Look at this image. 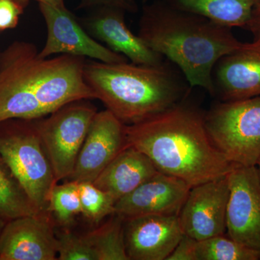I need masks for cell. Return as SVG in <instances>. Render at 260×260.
Listing matches in <instances>:
<instances>
[{
  "label": "cell",
  "instance_id": "1",
  "mask_svg": "<svg viewBox=\"0 0 260 260\" xmlns=\"http://www.w3.org/2000/svg\"><path fill=\"white\" fill-rule=\"evenodd\" d=\"M85 60L44 58L34 44L13 43L0 54V123L40 119L70 103L96 99L84 79Z\"/></svg>",
  "mask_w": 260,
  "mask_h": 260
},
{
  "label": "cell",
  "instance_id": "2",
  "mask_svg": "<svg viewBox=\"0 0 260 260\" xmlns=\"http://www.w3.org/2000/svg\"><path fill=\"white\" fill-rule=\"evenodd\" d=\"M127 145L144 153L159 172L191 187L226 177L234 165L210 140L205 115L178 103L164 112L126 124Z\"/></svg>",
  "mask_w": 260,
  "mask_h": 260
},
{
  "label": "cell",
  "instance_id": "3",
  "mask_svg": "<svg viewBox=\"0 0 260 260\" xmlns=\"http://www.w3.org/2000/svg\"><path fill=\"white\" fill-rule=\"evenodd\" d=\"M138 35L150 49L177 65L189 86L204 88L210 95L215 65L244 44L232 28L175 9L162 0L143 7Z\"/></svg>",
  "mask_w": 260,
  "mask_h": 260
},
{
  "label": "cell",
  "instance_id": "4",
  "mask_svg": "<svg viewBox=\"0 0 260 260\" xmlns=\"http://www.w3.org/2000/svg\"><path fill=\"white\" fill-rule=\"evenodd\" d=\"M83 75L96 99L126 125L180 102L188 84L165 63L150 66L85 60Z\"/></svg>",
  "mask_w": 260,
  "mask_h": 260
},
{
  "label": "cell",
  "instance_id": "5",
  "mask_svg": "<svg viewBox=\"0 0 260 260\" xmlns=\"http://www.w3.org/2000/svg\"><path fill=\"white\" fill-rule=\"evenodd\" d=\"M37 119L0 123V155L41 212H49L55 174L38 129Z\"/></svg>",
  "mask_w": 260,
  "mask_h": 260
},
{
  "label": "cell",
  "instance_id": "6",
  "mask_svg": "<svg viewBox=\"0 0 260 260\" xmlns=\"http://www.w3.org/2000/svg\"><path fill=\"white\" fill-rule=\"evenodd\" d=\"M214 145L237 167H256L260 158V95L222 102L205 115Z\"/></svg>",
  "mask_w": 260,
  "mask_h": 260
},
{
  "label": "cell",
  "instance_id": "7",
  "mask_svg": "<svg viewBox=\"0 0 260 260\" xmlns=\"http://www.w3.org/2000/svg\"><path fill=\"white\" fill-rule=\"evenodd\" d=\"M88 100L70 103L37 119L38 129L56 180L69 179L96 108Z\"/></svg>",
  "mask_w": 260,
  "mask_h": 260
},
{
  "label": "cell",
  "instance_id": "8",
  "mask_svg": "<svg viewBox=\"0 0 260 260\" xmlns=\"http://www.w3.org/2000/svg\"><path fill=\"white\" fill-rule=\"evenodd\" d=\"M39 4L47 27V42L39 51L42 57L69 54L103 62H127L126 56L111 50L92 37L75 15L67 9L64 3Z\"/></svg>",
  "mask_w": 260,
  "mask_h": 260
},
{
  "label": "cell",
  "instance_id": "9",
  "mask_svg": "<svg viewBox=\"0 0 260 260\" xmlns=\"http://www.w3.org/2000/svg\"><path fill=\"white\" fill-rule=\"evenodd\" d=\"M228 236L260 253V183L256 167H236L227 175Z\"/></svg>",
  "mask_w": 260,
  "mask_h": 260
},
{
  "label": "cell",
  "instance_id": "10",
  "mask_svg": "<svg viewBox=\"0 0 260 260\" xmlns=\"http://www.w3.org/2000/svg\"><path fill=\"white\" fill-rule=\"evenodd\" d=\"M229 198L227 176L191 187L179 215L184 235L202 241L225 234Z\"/></svg>",
  "mask_w": 260,
  "mask_h": 260
},
{
  "label": "cell",
  "instance_id": "11",
  "mask_svg": "<svg viewBox=\"0 0 260 260\" xmlns=\"http://www.w3.org/2000/svg\"><path fill=\"white\" fill-rule=\"evenodd\" d=\"M51 212L7 222L0 232V260L57 259V239Z\"/></svg>",
  "mask_w": 260,
  "mask_h": 260
},
{
  "label": "cell",
  "instance_id": "12",
  "mask_svg": "<svg viewBox=\"0 0 260 260\" xmlns=\"http://www.w3.org/2000/svg\"><path fill=\"white\" fill-rule=\"evenodd\" d=\"M126 145V124L108 109L97 112L68 180L93 183Z\"/></svg>",
  "mask_w": 260,
  "mask_h": 260
},
{
  "label": "cell",
  "instance_id": "13",
  "mask_svg": "<svg viewBox=\"0 0 260 260\" xmlns=\"http://www.w3.org/2000/svg\"><path fill=\"white\" fill-rule=\"evenodd\" d=\"M124 232L129 260H167L184 235L175 215L124 218Z\"/></svg>",
  "mask_w": 260,
  "mask_h": 260
},
{
  "label": "cell",
  "instance_id": "14",
  "mask_svg": "<svg viewBox=\"0 0 260 260\" xmlns=\"http://www.w3.org/2000/svg\"><path fill=\"white\" fill-rule=\"evenodd\" d=\"M93 9L82 25L95 40L104 43L111 50L126 56L134 64H164V56L150 49L126 26L125 10L112 5H102Z\"/></svg>",
  "mask_w": 260,
  "mask_h": 260
},
{
  "label": "cell",
  "instance_id": "15",
  "mask_svg": "<svg viewBox=\"0 0 260 260\" xmlns=\"http://www.w3.org/2000/svg\"><path fill=\"white\" fill-rule=\"evenodd\" d=\"M191 188L179 178L158 172L118 200L114 213L124 218L145 215H179Z\"/></svg>",
  "mask_w": 260,
  "mask_h": 260
},
{
  "label": "cell",
  "instance_id": "16",
  "mask_svg": "<svg viewBox=\"0 0 260 260\" xmlns=\"http://www.w3.org/2000/svg\"><path fill=\"white\" fill-rule=\"evenodd\" d=\"M213 95L222 102L260 95V49L244 43L239 50L219 59L213 71Z\"/></svg>",
  "mask_w": 260,
  "mask_h": 260
},
{
  "label": "cell",
  "instance_id": "17",
  "mask_svg": "<svg viewBox=\"0 0 260 260\" xmlns=\"http://www.w3.org/2000/svg\"><path fill=\"white\" fill-rule=\"evenodd\" d=\"M158 172L147 155L127 145L93 184L117 202Z\"/></svg>",
  "mask_w": 260,
  "mask_h": 260
},
{
  "label": "cell",
  "instance_id": "18",
  "mask_svg": "<svg viewBox=\"0 0 260 260\" xmlns=\"http://www.w3.org/2000/svg\"><path fill=\"white\" fill-rule=\"evenodd\" d=\"M181 11L202 15L228 28H245L260 0H162Z\"/></svg>",
  "mask_w": 260,
  "mask_h": 260
},
{
  "label": "cell",
  "instance_id": "19",
  "mask_svg": "<svg viewBox=\"0 0 260 260\" xmlns=\"http://www.w3.org/2000/svg\"><path fill=\"white\" fill-rule=\"evenodd\" d=\"M124 218L117 214L107 223L82 234L94 260H129L126 251Z\"/></svg>",
  "mask_w": 260,
  "mask_h": 260
},
{
  "label": "cell",
  "instance_id": "20",
  "mask_svg": "<svg viewBox=\"0 0 260 260\" xmlns=\"http://www.w3.org/2000/svg\"><path fill=\"white\" fill-rule=\"evenodd\" d=\"M0 155V219H13L40 213Z\"/></svg>",
  "mask_w": 260,
  "mask_h": 260
},
{
  "label": "cell",
  "instance_id": "21",
  "mask_svg": "<svg viewBox=\"0 0 260 260\" xmlns=\"http://www.w3.org/2000/svg\"><path fill=\"white\" fill-rule=\"evenodd\" d=\"M197 254L198 260H260V253L225 234L198 241Z\"/></svg>",
  "mask_w": 260,
  "mask_h": 260
},
{
  "label": "cell",
  "instance_id": "22",
  "mask_svg": "<svg viewBox=\"0 0 260 260\" xmlns=\"http://www.w3.org/2000/svg\"><path fill=\"white\" fill-rule=\"evenodd\" d=\"M49 211L61 225H68L82 213L78 183L69 181L56 184L51 191Z\"/></svg>",
  "mask_w": 260,
  "mask_h": 260
},
{
  "label": "cell",
  "instance_id": "23",
  "mask_svg": "<svg viewBox=\"0 0 260 260\" xmlns=\"http://www.w3.org/2000/svg\"><path fill=\"white\" fill-rule=\"evenodd\" d=\"M78 183V182H77ZM82 213L85 218L99 223L115 211L116 200L93 183H78Z\"/></svg>",
  "mask_w": 260,
  "mask_h": 260
},
{
  "label": "cell",
  "instance_id": "24",
  "mask_svg": "<svg viewBox=\"0 0 260 260\" xmlns=\"http://www.w3.org/2000/svg\"><path fill=\"white\" fill-rule=\"evenodd\" d=\"M23 8L16 0H0V30L15 28Z\"/></svg>",
  "mask_w": 260,
  "mask_h": 260
},
{
  "label": "cell",
  "instance_id": "25",
  "mask_svg": "<svg viewBox=\"0 0 260 260\" xmlns=\"http://www.w3.org/2000/svg\"><path fill=\"white\" fill-rule=\"evenodd\" d=\"M197 245L198 241L184 235L167 260H198Z\"/></svg>",
  "mask_w": 260,
  "mask_h": 260
},
{
  "label": "cell",
  "instance_id": "26",
  "mask_svg": "<svg viewBox=\"0 0 260 260\" xmlns=\"http://www.w3.org/2000/svg\"><path fill=\"white\" fill-rule=\"evenodd\" d=\"M102 5L118 7L129 13H135L137 10L136 4L133 0H81L80 8H93Z\"/></svg>",
  "mask_w": 260,
  "mask_h": 260
},
{
  "label": "cell",
  "instance_id": "27",
  "mask_svg": "<svg viewBox=\"0 0 260 260\" xmlns=\"http://www.w3.org/2000/svg\"><path fill=\"white\" fill-rule=\"evenodd\" d=\"M245 29L252 34L253 40L250 43L253 47L260 49V3L253 10L250 20L248 22Z\"/></svg>",
  "mask_w": 260,
  "mask_h": 260
},
{
  "label": "cell",
  "instance_id": "28",
  "mask_svg": "<svg viewBox=\"0 0 260 260\" xmlns=\"http://www.w3.org/2000/svg\"><path fill=\"white\" fill-rule=\"evenodd\" d=\"M16 1L25 6L30 0H16ZM35 1H37L39 3H46L49 5H59L64 3V0H35Z\"/></svg>",
  "mask_w": 260,
  "mask_h": 260
},
{
  "label": "cell",
  "instance_id": "29",
  "mask_svg": "<svg viewBox=\"0 0 260 260\" xmlns=\"http://www.w3.org/2000/svg\"><path fill=\"white\" fill-rule=\"evenodd\" d=\"M256 172H257L258 178H259V181L260 183V158L258 160L257 164L256 165Z\"/></svg>",
  "mask_w": 260,
  "mask_h": 260
},
{
  "label": "cell",
  "instance_id": "30",
  "mask_svg": "<svg viewBox=\"0 0 260 260\" xmlns=\"http://www.w3.org/2000/svg\"><path fill=\"white\" fill-rule=\"evenodd\" d=\"M0 232H1V231H0Z\"/></svg>",
  "mask_w": 260,
  "mask_h": 260
}]
</instances>
